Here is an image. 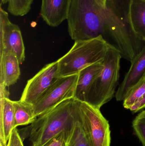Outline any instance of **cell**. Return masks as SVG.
<instances>
[{"mask_svg": "<svg viewBox=\"0 0 145 146\" xmlns=\"http://www.w3.org/2000/svg\"><path fill=\"white\" fill-rule=\"evenodd\" d=\"M57 61L45 65L28 80L20 100L33 106L57 78Z\"/></svg>", "mask_w": 145, "mask_h": 146, "instance_id": "cell-9", "label": "cell"}, {"mask_svg": "<svg viewBox=\"0 0 145 146\" xmlns=\"http://www.w3.org/2000/svg\"><path fill=\"white\" fill-rule=\"evenodd\" d=\"M80 113L83 128L90 146H110V124L100 109L87 102H80Z\"/></svg>", "mask_w": 145, "mask_h": 146, "instance_id": "cell-6", "label": "cell"}, {"mask_svg": "<svg viewBox=\"0 0 145 146\" xmlns=\"http://www.w3.org/2000/svg\"><path fill=\"white\" fill-rule=\"evenodd\" d=\"M133 127L143 146H145V110L135 118L133 122Z\"/></svg>", "mask_w": 145, "mask_h": 146, "instance_id": "cell-20", "label": "cell"}, {"mask_svg": "<svg viewBox=\"0 0 145 146\" xmlns=\"http://www.w3.org/2000/svg\"><path fill=\"white\" fill-rule=\"evenodd\" d=\"M145 108V94L138 102L129 109L130 111L134 113H136Z\"/></svg>", "mask_w": 145, "mask_h": 146, "instance_id": "cell-23", "label": "cell"}, {"mask_svg": "<svg viewBox=\"0 0 145 146\" xmlns=\"http://www.w3.org/2000/svg\"><path fill=\"white\" fill-rule=\"evenodd\" d=\"M104 66L103 62L95 63L83 68L78 73L74 98L80 102H84L88 90L101 72Z\"/></svg>", "mask_w": 145, "mask_h": 146, "instance_id": "cell-14", "label": "cell"}, {"mask_svg": "<svg viewBox=\"0 0 145 146\" xmlns=\"http://www.w3.org/2000/svg\"><path fill=\"white\" fill-rule=\"evenodd\" d=\"M74 41L105 37V7L100 0H71L67 18Z\"/></svg>", "mask_w": 145, "mask_h": 146, "instance_id": "cell-3", "label": "cell"}, {"mask_svg": "<svg viewBox=\"0 0 145 146\" xmlns=\"http://www.w3.org/2000/svg\"><path fill=\"white\" fill-rule=\"evenodd\" d=\"M11 54L20 64L25 59V46L19 27L10 21L8 14L0 8V54Z\"/></svg>", "mask_w": 145, "mask_h": 146, "instance_id": "cell-8", "label": "cell"}, {"mask_svg": "<svg viewBox=\"0 0 145 146\" xmlns=\"http://www.w3.org/2000/svg\"><path fill=\"white\" fill-rule=\"evenodd\" d=\"M6 146H24L23 140L17 127L12 130Z\"/></svg>", "mask_w": 145, "mask_h": 146, "instance_id": "cell-21", "label": "cell"}, {"mask_svg": "<svg viewBox=\"0 0 145 146\" xmlns=\"http://www.w3.org/2000/svg\"><path fill=\"white\" fill-rule=\"evenodd\" d=\"M129 16L133 30L145 42V0H131Z\"/></svg>", "mask_w": 145, "mask_h": 146, "instance_id": "cell-15", "label": "cell"}, {"mask_svg": "<svg viewBox=\"0 0 145 146\" xmlns=\"http://www.w3.org/2000/svg\"><path fill=\"white\" fill-rule=\"evenodd\" d=\"M43 146H66L64 130L59 133Z\"/></svg>", "mask_w": 145, "mask_h": 146, "instance_id": "cell-22", "label": "cell"}, {"mask_svg": "<svg viewBox=\"0 0 145 146\" xmlns=\"http://www.w3.org/2000/svg\"><path fill=\"white\" fill-rule=\"evenodd\" d=\"M14 122V128L32 123L37 118L33 106L21 100L13 101Z\"/></svg>", "mask_w": 145, "mask_h": 146, "instance_id": "cell-17", "label": "cell"}, {"mask_svg": "<svg viewBox=\"0 0 145 146\" xmlns=\"http://www.w3.org/2000/svg\"><path fill=\"white\" fill-rule=\"evenodd\" d=\"M1 1L2 3H7V0H1Z\"/></svg>", "mask_w": 145, "mask_h": 146, "instance_id": "cell-25", "label": "cell"}, {"mask_svg": "<svg viewBox=\"0 0 145 146\" xmlns=\"http://www.w3.org/2000/svg\"><path fill=\"white\" fill-rule=\"evenodd\" d=\"M34 0H7L8 11L15 16H22L29 13Z\"/></svg>", "mask_w": 145, "mask_h": 146, "instance_id": "cell-18", "label": "cell"}, {"mask_svg": "<svg viewBox=\"0 0 145 146\" xmlns=\"http://www.w3.org/2000/svg\"><path fill=\"white\" fill-rule=\"evenodd\" d=\"M145 94V78L141 81L127 95L123 100V106L129 110Z\"/></svg>", "mask_w": 145, "mask_h": 146, "instance_id": "cell-19", "label": "cell"}, {"mask_svg": "<svg viewBox=\"0 0 145 146\" xmlns=\"http://www.w3.org/2000/svg\"><path fill=\"white\" fill-rule=\"evenodd\" d=\"M131 0H107L105 6L106 35L122 58L131 62L145 46V42L133 30L129 10Z\"/></svg>", "mask_w": 145, "mask_h": 146, "instance_id": "cell-1", "label": "cell"}, {"mask_svg": "<svg viewBox=\"0 0 145 146\" xmlns=\"http://www.w3.org/2000/svg\"><path fill=\"white\" fill-rule=\"evenodd\" d=\"M20 64L14 55L0 54V86L8 87L17 82L20 75Z\"/></svg>", "mask_w": 145, "mask_h": 146, "instance_id": "cell-13", "label": "cell"}, {"mask_svg": "<svg viewBox=\"0 0 145 146\" xmlns=\"http://www.w3.org/2000/svg\"><path fill=\"white\" fill-rule=\"evenodd\" d=\"M71 1L42 0L41 16L50 26H58L67 19Z\"/></svg>", "mask_w": 145, "mask_h": 146, "instance_id": "cell-12", "label": "cell"}, {"mask_svg": "<svg viewBox=\"0 0 145 146\" xmlns=\"http://www.w3.org/2000/svg\"><path fill=\"white\" fill-rule=\"evenodd\" d=\"M78 74L57 77L43 95L33 105L37 117L64 100L74 98Z\"/></svg>", "mask_w": 145, "mask_h": 146, "instance_id": "cell-7", "label": "cell"}, {"mask_svg": "<svg viewBox=\"0 0 145 146\" xmlns=\"http://www.w3.org/2000/svg\"><path fill=\"white\" fill-rule=\"evenodd\" d=\"M121 55L111 44L104 60V68L88 90L84 102L100 109L115 94L120 78Z\"/></svg>", "mask_w": 145, "mask_h": 146, "instance_id": "cell-5", "label": "cell"}, {"mask_svg": "<svg viewBox=\"0 0 145 146\" xmlns=\"http://www.w3.org/2000/svg\"><path fill=\"white\" fill-rule=\"evenodd\" d=\"M131 62L129 70L116 92L117 101H123L132 89L145 78V46Z\"/></svg>", "mask_w": 145, "mask_h": 146, "instance_id": "cell-10", "label": "cell"}, {"mask_svg": "<svg viewBox=\"0 0 145 146\" xmlns=\"http://www.w3.org/2000/svg\"><path fill=\"white\" fill-rule=\"evenodd\" d=\"M100 1H101L102 4H103L105 7L106 4V1H107V0H100Z\"/></svg>", "mask_w": 145, "mask_h": 146, "instance_id": "cell-24", "label": "cell"}, {"mask_svg": "<svg viewBox=\"0 0 145 146\" xmlns=\"http://www.w3.org/2000/svg\"><path fill=\"white\" fill-rule=\"evenodd\" d=\"M110 45L102 36L75 41L70 50L57 60V78L76 74L88 66L103 62Z\"/></svg>", "mask_w": 145, "mask_h": 146, "instance_id": "cell-4", "label": "cell"}, {"mask_svg": "<svg viewBox=\"0 0 145 146\" xmlns=\"http://www.w3.org/2000/svg\"><path fill=\"white\" fill-rule=\"evenodd\" d=\"M0 146H6L14 129V122L13 101L9 98L7 88L1 86Z\"/></svg>", "mask_w": 145, "mask_h": 146, "instance_id": "cell-11", "label": "cell"}, {"mask_svg": "<svg viewBox=\"0 0 145 146\" xmlns=\"http://www.w3.org/2000/svg\"><path fill=\"white\" fill-rule=\"evenodd\" d=\"M80 104L74 98L64 100L24 128L23 139L28 138L31 146L44 145L79 117Z\"/></svg>", "mask_w": 145, "mask_h": 146, "instance_id": "cell-2", "label": "cell"}, {"mask_svg": "<svg viewBox=\"0 0 145 146\" xmlns=\"http://www.w3.org/2000/svg\"><path fill=\"white\" fill-rule=\"evenodd\" d=\"M66 146H90L83 130L81 117H78L64 130Z\"/></svg>", "mask_w": 145, "mask_h": 146, "instance_id": "cell-16", "label": "cell"}]
</instances>
